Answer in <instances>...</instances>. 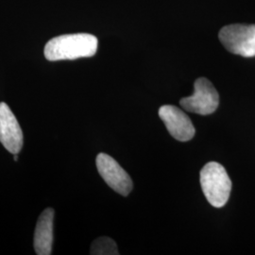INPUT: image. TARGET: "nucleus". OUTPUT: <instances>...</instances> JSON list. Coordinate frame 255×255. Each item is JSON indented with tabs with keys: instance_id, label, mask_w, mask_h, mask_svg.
Masks as SVG:
<instances>
[{
	"instance_id": "obj_1",
	"label": "nucleus",
	"mask_w": 255,
	"mask_h": 255,
	"mask_svg": "<svg viewBox=\"0 0 255 255\" xmlns=\"http://www.w3.org/2000/svg\"><path fill=\"white\" fill-rule=\"evenodd\" d=\"M98 38L89 33H75L55 37L46 43L44 53L50 62L89 58L97 53Z\"/></svg>"
},
{
	"instance_id": "obj_2",
	"label": "nucleus",
	"mask_w": 255,
	"mask_h": 255,
	"mask_svg": "<svg viewBox=\"0 0 255 255\" xmlns=\"http://www.w3.org/2000/svg\"><path fill=\"white\" fill-rule=\"evenodd\" d=\"M200 175L202 192L210 204L216 208L223 207L232 190V182L226 169L219 163L210 162L202 167Z\"/></svg>"
},
{
	"instance_id": "obj_3",
	"label": "nucleus",
	"mask_w": 255,
	"mask_h": 255,
	"mask_svg": "<svg viewBox=\"0 0 255 255\" xmlns=\"http://www.w3.org/2000/svg\"><path fill=\"white\" fill-rule=\"evenodd\" d=\"M219 41L231 53L245 58L255 56V25L233 24L222 27Z\"/></svg>"
},
{
	"instance_id": "obj_4",
	"label": "nucleus",
	"mask_w": 255,
	"mask_h": 255,
	"mask_svg": "<svg viewBox=\"0 0 255 255\" xmlns=\"http://www.w3.org/2000/svg\"><path fill=\"white\" fill-rule=\"evenodd\" d=\"M194 94L180 101L182 108L190 113L208 116L216 112L219 105V96L213 83L205 78L198 79L194 84Z\"/></svg>"
},
{
	"instance_id": "obj_5",
	"label": "nucleus",
	"mask_w": 255,
	"mask_h": 255,
	"mask_svg": "<svg viewBox=\"0 0 255 255\" xmlns=\"http://www.w3.org/2000/svg\"><path fill=\"white\" fill-rule=\"evenodd\" d=\"M96 163L99 173L110 187L120 195L127 197L132 190V181L119 163L106 153L98 155Z\"/></svg>"
},
{
	"instance_id": "obj_6",
	"label": "nucleus",
	"mask_w": 255,
	"mask_h": 255,
	"mask_svg": "<svg viewBox=\"0 0 255 255\" xmlns=\"http://www.w3.org/2000/svg\"><path fill=\"white\" fill-rule=\"evenodd\" d=\"M0 142L12 154L23 146V132L18 121L5 102L0 103Z\"/></svg>"
},
{
	"instance_id": "obj_7",
	"label": "nucleus",
	"mask_w": 255,
	"mask_h": 255,
	"mask_svg": "<svg viewBox=\"0 0 255 255\" xmlns=\"http://www.w3.org/2000/svg\"><path fill=\"white\" fill-rule=\"evenodd\" d=\"M159 117L172 136L182 142L191 140L195 135V127L191 120L182 110L172 105H164L159 109Z\"/></svg>"
},
{
	"instance_id": "obj_8",
	"label": "nucleus",
	"mask_w": 255,
	"mask_h": 255,
	"mask_svg": "<svg viewBox=\"0 0 255 255\" xmlns=\"http://www.w3.org/2000/svg\"><path fill=\"white\" fill-rule=\"evenodd\" d=\"M54 210L46 208L39 217L34 233V250L38 255L52 254Z\"/></svg>"
},
{
	"instance_id": "obj_9",
	"label": "nucleus",
	"mask_w": 255,
	"mask_h": 255,
	"mask_svg": "<svg viewBox=\"0 0 255 255\" xmlns=\"http://www.w3.org/2000/svg\"><path fill=\"white\" fill-rule=\"evenodd\" d=\"M91 255H119V250L116 242L109 237H100L96 239L91 246Z\"/></svg>"
},
{
	"instance_id": "obj_10",
	"label": "nucleus",
	"mask_w": 255,
	"mask_h": 255,
	"mask_svg": "<svg viewBox=\"0 0 255 255\" xmlns=\"http://www.w3.org/2000/svg\"><path fill=\"white\" fill-rule=\"evenodd\" d=\"M13 159H14V161H17V160H18V155L14 154V156H13Z\"/></svg>"
}]
</instances>
